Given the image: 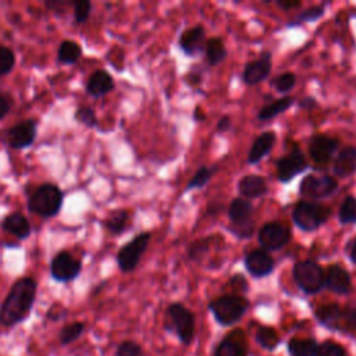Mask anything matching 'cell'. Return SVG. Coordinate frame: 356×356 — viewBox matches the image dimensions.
<instances>
[{"mask_svg": "<svg viewBox=\"0 0 356 356\" xmlns=\"http://www.w3.org/2000/svg\"><path fill=\"white\" fill-rule=\"evenodd\" d=\"M227 285L236 292V295H241L242 292L248 291V281L245 280V277L242 274H235L229 278V281L227 282Z\"/></svg>", "mask_w": 356, "mask_h": 356, "instance_id": "44", "label": "cell"}, {"mask_svg": "<svg viewBox=\"0 0 356 356\" xmlns=\"http://www.w3.org/2000/svg\"><path fill=\"white\" fill-rule=\"evenodd\" d=\"M338 189V182L330 175H306L299 184V195L312 199V202L321 200L331 196Z\"/></svg>", "mask_w": 356, "mask_h": 356, "instance_id": "7", "label": "cell"}, {"mask_svg": "<svg viewBox=\"0 0 356 356\" xmlns=\"http://www.w3.org/2000/svg\"><path fill=\"white\" fill-rule=\"evenodd\" d=\"M324 14H325V4L310 6L306 10L296 14L292 19H289L285 24V26L286 28H295V26H300L302 24H306V22H314V21L323 18Z\"/></svg>", "mask_w": 356, "mask_h": 356, "instance_id": "30", "label": "cell"}, {"mask_svg": "<svg viewBox=\"0 0 356 356\" xmlns=\"http://www.w3.org/2000/svg\"><path fill=\"white\" fill-rule=\"evenodd\" d=\"M316 356H346V352L339 343L325 341L321 345H318Z\"/></svg>", "mask_w": 356, "mask_h": 356, "instance_id": "41", "label": "cell"}, {"mask_svg": "<svg viewBox=\"0 0 356 356\" xmlns=\"http://www.w3.org/2000/svg\"><path fill=\"white\" fill-rule=\"evenodd\" d=\"M316 106H317V102L312 96H307V97H303L302 100H299V107L303 110L309 111V110H313Z\"/></svg>", "mask_w": 356, "mask_h": 356, "instance_id": "50", "label": "cell"}, {"mask_svg": "<svg viewBox=\"0 0 356 356\" xmlns=\"http://www.w3.org/2000/svg\"><path fill=\"white\" fill-rule=\"evenodd\" d=\"M275 140L277 135L274 131L261 132L250 146V150L248 153V164H259L273 150Z\"/></svg>", "mask_w": 356, "mask_h": 356, "instance_id": "19", "label": "cell"}, {"mask_svg": "<svg viewBox=\"0 0 356 356\" xmlns=\"http://www.w3.org/2000/svg\"><path fill=\"white\" fill-rule=\"evenodd\" d=\"M271 72V53L268 50H264L260 53V57L257 60H252L246 63L243 72H242V81L246 85H257L263 82L266 78H268Z\"/></svg>", "mask_w": 356, "mask_h": 356, "instance_id": "15", "label": "cell"}, {"mask_svg": "<svg viewBox=\"0 0 356 356\" xmlns=\"http://www.w3.org/2000/svg\"><path fill=\"white\" fill-rule=\"evenodd\" d=\"M277 7H280L284 11H289L293 8H298L302 6L300 0H275Z\"/></svg>", "mask_w": 356, "mask_h": 356, "instance_id": "48", "label": "cell"}, {"mask_svg": "<svg viewBox=\"0 0 356 356\" xmlns=\"http://www.w3.org/2000/svg\"><path fill=\"white\" fill-rule=\"evenodd\" d=\"M92 13V3L89 0H76L72 4V15L75 24H83Z\"/></svg>", "mask_w": 356, "mask_h": 356, "instance_id": "40", "label": "cell"}, {"mask_svg": "<svg viewBox=\"0 0 356 356\" xmlns=\"http://www.w3.org/2000/svg\"><path fill=\"white\" fill-rule=\"evenodd\" d=\"M193 118H195L196 121H202V120H204V118H206V115H204V114H202L200 107H197V108H196V111H195V114H193Z\"/></svg>", "mask_w": 356, "mask_h": 356, "instance_id": "53", "label": "cell"}, {"mask_svg": "<svg viewBox=\"0 0 356 356\" xmlns=\"http://www.w3.org/2000/svg\"><path fill=\"white\" fill-rule=\"evenodd\" d=\"M334 174L338 178H348L356 172V146L342 147L334 159Z\"/></svg>", "mask_w": 356, "mask_h": 356, "instance_id": "23", "label": "cell"}, {"mask_svg": "<svg viewBox=\"0 0 356 356\" xmlns=\"http://www.w3.org/2000/svg\"><path fill=\"white\" fill-rule=\"evenodd\" d=\"M348 257L353 264H356V236L348 243Z\"/></svg>", "mask_w": 356, "mask_h": 356, "instance_id": "51", "label": "cell"}, {"mask_svg": "<svg viewBox=\"0 0 356 356\" xmlns=\"http://www.w3.org/2000/svg\"><path fill=\"white\" fill-rule=\"evenodd\" d=\"M115 356H142V348L134 341H124L118 345Z\"/></svg>", "mask_w": 356, "mask_h": 356, "instance_id": "43", "label": "cell"}, {"mask_svg": "<svg viewBox=\"0 0 356 356\" xmlns=\"http://www.w3.org/2000/svg\"><path fill=\"white\" fill-rule=\"evenodd\" d=\"M38 134V121L28 118L19 121L18 124L10 127L6 132V143L11 149H25L29 147Z\"/></svg>", "mask_w": 356, "mask_h": 356, "instance_id": "12", "label": "cell"}, {"mask_svg": "<svg viewBox=\"0 0 356 356\" xmlns=\"http://www.w3.org/2000/svg\"><path fill=\"white\" fill-rule=\"evenodd\" d=\"M292 235L289 228L281 221H268L257 232V241L261 249L267 252H274L285 248Z\"/></svg>", "mask_w": 356, "mask_h": 356, "instance_id": "8", "label": "cell"}, {"mask_svg": "<svg viewBox=\"0 0 356 356\" xmlns=\"http://www.w3.org/2000/svg\"><path fill=\"white\" fill-rule=\"evenodd\" d=\"M253 228H254V222H253V220H252V221H249V222H246V224H242V225H231L229 229L234 232L235 236L243 239V238L252 236Z\"/></svg>", "mask_w": 356, "mask_h": 356, "instance_id": "46", "label": "cell"}, {"mask_svg": "<svg viewBox=\"0 0 356 356\" xmlns=\"http://www.w3.org/2000/svg\"><path fill=\"white\" fill-rule=\"evenodd\" d=\"M339 139L327 135H314L309 142V156L317 165H327L339 149Z\"/></svg>", "mask_w": 356, "mask_h": 356, "instance_id": "13", "label": "cell"}, {"mask_svg": "<svg viewBox=\"0 0 356 356\" xmlns=\"http://www.w3.org/2000/svg\"><path fill=\"white\" fill-rule=\"evenodd\" d=\"M82 57V46L71 39H65L58 44L57 49V61L60 64L72 65L78 63Z\"/></svg>", "mask_w": 356, "mask_h": 356, "instance_id": "28", "label": "cell"}, {"mask_svg": "<svg viewBox=\"0 0 356 356\" xmlns=\"http://www.w3.org/2000/svg\"><path fill=\"white\" fill-rule=\"evenodd\" d=\"M253 204L243 197H234L228 206V218L232 225H242L252 221Z\"/></svg>", "mask_w": 356, "mask_h": 356, "instance_id": "25", "label": "cell"}, {"mask_svg": "<svg viewBox=\"0 0 356 356\" xmlns=\"http://www.w3.org/2000/svg\"><path fill=\"white\" fill-rule=\"evenodd\" d=\"M318 345L313 339L292 338L288 342V350L292 356H316Z\"/></svg>", "mask_w": 356, "mask_h": 356, "instance_id": "31", "label": "cell"}, {"mask_svg": "<svg viewBox=\"0 0 356 356\" xmlns=\"http://www.w3.org/2000/svg\"><path fill=\"white\" fill-rule=\"evenodd\" d=\"M216 356H248L245 335L236 330L228 334L217 346Z\"/></svg>", "mask_w": 356, "mask_h": 356, "instance_id": "22", "label": "cell"}, {"mask_svg": "<svg viewBox=\"0 0 356 356\" xmlns=\"http://www.w3.org/2000/svg\"><path fill=\"white\" fill-rule=\"evenodd\" d=\"M168 320L178 335L179 341L185 345L191 343L195 334V316L193 313L181 303H172L167 309Z\"/></svg>", "mask_w": 356, "mask_h": 356, "instance_id": "10", "label": "cell"}, {"mask_svg": "<svg viewBox=\"0 0 356 356\" xmlns=\"http://www.w3.org/2000/svg\"><path fill=\"white\" fill-rule=\"evenodd\" d=\"M268 186L266 178L257 174H249L239 179L238 192L243 199H257L267 193Z\"/></svg>", "mask_w": 356, "mask_h": 356, "instance_id": "21", "label": "cell"}, {"mask_svg": "<svg viewBox=\"0 0 356 356\" xmlns=\"http://www.w3.org/2000/svg\"><path fill=\"white\" fill-rule=\"evenodd\" d=\"M295 284L307 295H314L324 288V270L314 260H299L292 267Z\"/></svg>", "mask_w": 356, "mask_h": 356, "instance_id": "5", "label": "cell"}, {"mask_svg": "<svg viewBox=\"0 0 356 356\" xmlns=\"http://www.w3.org/2000/svg\"><path fill=\"white\" fill-rule=\"evenodd\" d=\"M204 44L206 31L202 25H195L189 29H185L178 39V46L181 51L188 57H193L202 53L204 50Z\"/></svg>", "mask_w": 356, "mask_h": 356, "instance_id": "17", "label": "cell"}, {"mask_svg": "<svg viewBox=\"0 0 356 356\" xmlns=\"http://www.w3.org/2000/svg\"><path fill=\"white\" fill-rule=\"evenodd\" d=\"M249 307V302L242 295L225 293L210 302L209 309L217 323L221 325H231L242 318Z\"/></svg>", "mask_w": 356, "mask_h": 356, "instance_id": "4", "label": "cell"}, {"mask_svg": "<svg viewBox=\"0 0 356 356\" xmlns=\"http://www.w3.org/2000/svg\"><path fill=\"white\" fill-rule=\"evenodd\" d=\"M307 168V161L299 146H293L292 150L277 160V178L280 182H291L296 175L302 174Z\"/></svg>", "mask_w": 356, "mask_h": 356, "instance_id": "11", "label": "cell"}, {"mask_svg": "<svg viewBox=\"0 0 356 356\" xmlns=\"http://www.w3.org/2000/svg\"><path fill=\"white\" fill-rule=\"evenodd\" d=\"M186 79L191 82V85H197V83L200 82V74L195 72V70H193V71H191V72L186 75Z\"/></svg>", "mask_w": 356, "mask_h": 356, "instance_id": "52", "label": "cell"}, {"mask_svg": "<svg viewBox=\"0 0 356 356\" xmlns=\"http://www.w3.org/2000/svg\"><path fill=\"white\" fill-rule=\"evenodd\" d=\"M10 108H11V99L0 92V120H3L8 113H10Z\"/></svg>", "mask_w": 356, "mask_h": 356, "instance_id": "47", "label": "cell"}, {"mask_svg": "<svg viewBox=\"0 0 356 356\" xmlns=\"http://www.w3.org/2000/svg\"><path fill=\"white\" fill-rule=\"evenodd\" d=\"M342 321H343V332L356 331V307H352V306L342 307Z\"/></svg>", "mask_w": 356, "mask_h": 356, "instance_id": "42", "label": "cell"}, {"mask_svg": "<svg viewBox=\"0 0 356 356\" xmlns=\"http://www.w3.org/2000/svg\"><path fill=\"white\" fill-rule=\"evenodd\" d=\"M36 291L38 284L32 277L18 278L0 306V324L14 327L24 321L35 303Z\"/></svg>", "mask_w": 356, "mask_h": 356, "instance_id": "1", "label": "cell"}, {"mask_svg": "<svg viewBox=\"0 0 356 356\" xmlns=\"http://www.w3.org/2000/svg\"><path fill=\"white\" fill-rule=\"evenodd\" d=\"M214 172H216V167L202 165V167L192 175V178L189 179V182H188L186 186H185V191L202 189V188H204V186L210 182V179H211V177H213Z\"/></svg>", "mask_w": 356, "mask_h": 356, "instance_id": "33", "label": "cell"}, {"mask_svg": "<svg viewBox=\"0 0 356 356\" xmlns=\"http://www.w3.org/2000/svg\"><path fill=\"white\" fill-rule=\"evenodd\" d=\"M316 320L330 330L343 331L342 324V307L337 303L321 305L314 310Z\"/></svg>", "mask_w": 356, "mask_h": 356, "instance_id": "24", "label": "cell"}, {"mask_svg": "<svg viewBox=\"0 0 356 356\" xmlns=\"http://www.w3.org/2000/svg\"><path fill=\"white\" fill-rule=\"evenodd\" d=\"M115 83L113 76L106 70H96L86 81L85 90L92 97H103L114 89Z\"/></svg>", "mask_w": 356, "mask_h": 356, "instance_id": "18", "label": "cell"}, {"mask_svg": "<svg viewBox=\"0 0 356 356\" xmlns=\"http://www.w3.org/2000/svg\"><path fill=\"white\" fill-rule=\"evenodd\" d=\"M324 286L334 293L348 295L352 291L350 274L339 264H330L324 271Z\"/></svg>", "mask_w": 356, "mask_h": 356, "instance_id": "16", "label": "cell"}, {"mask_svg": "<svg viewBox=\"0 0 356 356\" xmlns=\"http://www.w3.org/2000/svg\"><path fill=\"white\" fill-rule=\"evenodd\" d=\"M229 127H231V117H229V115H222V117L218 120L216 129H217L218 134H222V132L228 131Z\"/></svg>", "mask_w": 356, "mask_h": 356, "instance_id": "49", "label": "cell"}, {"mask_svg": "<svg viewBox=\"0 0 356 356\" xmlns=\"http://www.w3.org/2000/svg\"><path fill=\"white\" fill-rule=\"evenodd\" d=\"M82 271V260L72 256L68 250H60L50 263V275L57 282L74 281Z\"/></svg>", "mask_w": 356, "mask_h": 356, "instance_id": "9", "label": "cell"}, {"mask_svg": "<svg viewBox=\"0 0 356 356\" xmlns=\"http://www.w3.org/2000/svg\"><path fill=\"white\" fill-rule=\"evenodd\" d=\"M150 239H152V234L149 231H143L136 236H134L122 248H120V250L117 252L115 260H117L118 268L122 273H131L138 267L142 259V254L146 252L149 246Z\"/></svg>", "mask_w": 356, "mask_h": 356, "instance_id": "6", "label": "cell"}, {"mask_svg": "<svg viewBox=\"0 0 356 356\" xmlns=\"http://www.w3.org/2000/svg\"><path fill=\"white\" fill-rule=\"evenodd\" d=\"M74 1H67V0H47L44 1V7L58 15L64 14L67 7H72Z\"/></svg>", "mask_w": 356, "mask_h": 356, "instance_id": "45", "label": "cell"}, {"mask_svg": "<svg viewBox=\"0 0 356 356\" xmlns=\"http://www.w3.org/2000/svg\"><path fill=\"white\" fill-rule=\"evenodd\" d=\"M0 227L4 232L11 234L13 236L18 238V239H28L32 234V227L31 222L28 221V218L19 213V211H14L7 214L1 222Z\"/></svg>", "mask_w": 356, "mask_h": 356, "instance_id": "20", "label": "cell"}, {"mask_svg": "<svg viewBox=\"0 0 356 356\" xmlns=\"http://www.w3.org/2000/svg\"><path fill=\"white\" fill-rule=\"evenodd\" d=\"M291 217L300 231L313 232L331 217V207L320 202L300 200L293 206Z\"/></svg>", "mask_w": 356, "mask_h": 356, "instance_id": "3", "label": "cell"}, {"mask_svg": "<svg viewBox=\"0 0 356 356\" xmlns=\"http://www.w3.org/2000/svg\"><path fill=\"white\" fill-rule=\"evenodd\" d=\"M256 341L260 346L271 350L278 345L280 338H278V334L274 328H271V327H259L257 331H256Z\"/></svg>", "mask_w": 356, "mask_h": 356, "instance_id": "35", "label": "cell"}, {"mask_svg": "<svg viewBox=\"0 0 356 356\" xmlns=\"http://www.w3.org/2000/svg\"><path fill=\"white\" fill-rule=\"evenodd\" d=\"M104 227L111 235H121L131 227V213L128 210H114L104 220Z\"/></svg>", "mask_w": 356, "mask_h": 356, "instance_id": "29", "label": "cell"}, {"mask_svg": "<svg viewBox=\"0 0 356 356\" xmlns=\"http://www.w3.org/2000/svg\"><path fill=\"white\" fill-rule=\"evenodd\" d=\"M64 203V192L53 182H44L33 189L28 197V210L39 217L51 218L57 216Z\"/></svg>", "mask_w": 356, "mask_h": 356, "instance_id": "2", "label": "cell"}, {"mask_svg": "<svg viewBox=\"0 0 356 356\" xmlns=\"http://www.w3.org/2000/svg\"><path fill=\"white\" fill-rule=\"evenodd\" d=\"M85 331V324L82 321H74L64 325L58 334V339L61 345H68L76 341Z\"/></svg>", "mask_w": 356, "mask_h": 356, "instance_id": "34", "label": "cell"}, {"mask_svg": "<svg viewBox=\"0 0 356 356\" xmlns=\"http://www.w3.org/2000/svg\"><path fill=\"white\" fill-rule=\"evenodd\" d=\"M338 221L342 225L356 224V197L353 195L343 197L338 210Z\"/></svg>", "mask_w": 356, "mask_h": 356, "instance_id": "32", "label": "cell"}, {"mask_svg": "<svg viewBox=\"0 0 356 356\" xmlns=\"http://www.w3.org/2000/svg\"><path fill=\"white\" fill-rule=\"evenodd\" d=\"M209 248H210V238H200V239L192 242L188 249L189 260L200 261L209 252Z\"/></svg>", "mask_w": 356, "mask_h": 356, "instance_id": "39", "label": "cell"}, {"mask_svg": "<svg viewBox=\"0 0 356 356\" xmlns=\"http://www.w3.org/2000/svg\"><path fill=\"white\" fill-rule=\"evenodd\" d=\"M204 58L207 61V64L210 67H214V65H218L221 64L227 56H228V51H227V47L222 42L221 38H210L206 40V44H204Z\"/></svg>", "mask_w": 356, "mask_h": 356, "instance_id": "27", "label": "cell"}, {"mask_svg": "<svg viewBox=\"0 0 356 356\" xmlns=\"http://www.w3.org/2000/svg\"><path fill=\"white\" fill-rule=\"evenodd\" d=\"M296 83V75L293 72H282L274 76L270 82L271 88H274L278 93L289 92Z\"/></svg>", "mask_w": 356, "mask_h": 356, "instance_id": "36", "label": "cell"}, {"mask_svg": "<svg viewBox=\"0 0 356 356\" xmlns=\"http://www.w3.org/2000/svg\"><path fill=\"white\" fill-rule=\"evenodd\" d=\"M243 263H245L246 271L254 278H263L270 275L275 267L274 257L261 248L248 252L245 254Z\"/></svg>", "mask_w": 356, "mask_h": 356, "instance_id": "14", "label": "cell"}, {"mask_svg": "<svg viewBox=\"0 0 356 356\" xmlns=\"http://www.w3.org/2000/svg\"><path fill=\"white\" fill-rule=\"evenodd\" d=\"M295 99L291 97V96H284V97H280L266 106H263L259 113H257V120L260 122H266V121H270L275 117H278L280 114L285 113L292 104H293Z\"/></svg>", "mask_w": 356, "mask_h": 356, "instance_id": "26", "label": "cell"}, {"mask_svg": "<svg viewBox=\"0 0 356 356\" xmlns=\"http://www.w3.org/2000/svg\"><path fill=\"white\" fill-rule=\"evenodd\" d=\"M15 61L17 58L14 50L0 44V76L10 74L15 65Z\"/></svg>", "mask_w": 356, "mask_h": 356, "instance_id": "38", "label": "cell"}, {"mask_svg": "<svg viewBox=\"0 0 356 356\" xmlns=\"http://www.w3.org/2000/svg\"><path fill=\"white\" fill-rule=\"evenodd\" d=\"M74 118L78 124H81L83 127H88V128L97 127V115H96L95 110L89 106H79L74 113Z\"/></svg>", "mask_w": 356, "mask_h": 356, "instance_id": "37", "label": "cell"}]
</instances>
